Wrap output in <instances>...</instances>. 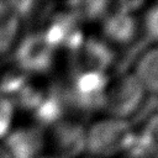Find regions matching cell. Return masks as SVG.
I'll list each match as a JSON object with an SVG mask.
<instances>
[{"mask_svg":"<svg viewBox=\"0 0 158 158\" xmlns=\"http://www.w3.org/2000/svg\"><path fill=\"white\" fill-rule=\"evenodd\" d=\"M148 93L131 70L110 77L102 111L112 117L131 121L146 106Z\"/></svg>","mask_w":158,"mask_h":158,"instance_id":"2","label":"cell"},{"mask_svg":"<svg viewBox=\"0 0 158 158\" xmlns=\"http://www.w3.org/2000/svg\"><path fill=\"white\" fill-rule=\"evenodd\" d=\"M85 132L86 123L65 115L47 127L46 147L58 158H81L85 156Z\"/></svg>","mask_w":158,"mask_h":158,"instance_id":"5","label":"cell"},{"mask_svg":"<svg viewBox=\"0 0 158 158\" xmlns=\"http://www.w3.org/2000/svg\"><path fill=\"white\" fill-rule=\"evenodd\" d=\"M131 72L148 95H158V43H152L137 56Z\"/></svg>","mask_w":158,"mask_h":158,"instance_id":"12","label":"cell"},{"mask_svg":"<svg viewBox=\"0 0 158 158\" xmlns=\"http://www.w3.org/2000/svg\"><path fill=\"white\" fill-rule=\"evenodd\" d=\"M123 158H158V110L135 127L131 146Z\"/></svg>","mask_w":158,"mask_h":158,"instance_id":"10","label":"cell"},{"mask_svg":"<svg viewBox=\"0 0 158 158\" xmlns=\"http://www.w3.org/2000/svg\"><path fill=\"white\" fill-rule=\"evenodd\" d=\"M135 133L131 121L109 115L93 118L86 123L85 156L93 158H123Z\"/></svg>","mask_w":158,"mask_h":158,"instance_id":"1","label":"cell"},{"mask_svg":"<svg viewBox=\"0 0 158 158\" xmlns=\"http://www.w3.org/2000/svg\"><path fill=\"white\" fill-rule=\"evenodd\" d=\"M99 25V36L115 49L131 46L142 32L138 14L125 9L121 1H112L110 11Z\"/></svg>","mask_w":158,"mask_h":158,"instance_id":"6","label":"cell"},{"mask_svg":"<svg viewBox=\"0 0 158 158\" xmlns=\"http://www.w3.org/2000/svg\"><path fill=\"white\" fill-rule=\"evenodd\" d=\"M112 1L98 0V1H73L67 2L65 7L70 10L79 21L84 25L85 22H100L111 9Z\"/></svg>","mask_w":158,"mask_h":158,"instance_id":"13","label":"cell"},{"mask_svg":"<svg viewBox=\"0 0 158 158\" xmlns=\"http://www.w3.org/2000/svg\"><path fill=\"white\" fill-rule=\"evenodd\" d=\"M12 53L16 69L37 79L54 68L58 57V52L47 41L41 30L21 37Z\"/></svg>","mask_w":158,"mask_h":158,"instance_id":"4","label":"cell"},{"mask_svg":"<svg viewBox=\"0 0 158 158\" xmlns=\"http://www.w3.org/2000/svg\"><path fill=\"white\" fill-rule=\"evenodd\" d=\"M1 143L12 158H36L46 152V132L38 125L14 127Z\"/></svg>","mask_w":158,"mask_h":158,"instance_id":"9","label":"cell"},{"mask_svg":"<svg viewBox=\"0 0 158 158\" xmlns=\"http://www.w3.org/2000/svg\"><path fill=\"white\" fill-rule=\"evenodd\" d=\"M36 158H58V157H56V156H53L52 153H49V152H43L42 154H40V156H37Z\"/></svg>","mask_w":158,"mask_h":158,"instance_id":"17","label":"cell"},{"mask_svg":"<svg viewBox=\"0 0 158 158\" xmlns=\"http://www.w3.org/2000/svg\"><path fill=\"white\" fill-rule=\"evenodd\" d=\"M110 77L98 72H69L68 81L62 90L65 104L81 112L102 110Z\"/></svg>","mask_w":158,"mask_h":158,"instance_id":"3","label":"cell"},{"mask_svg":"<svg viewBox=\"0 0 158 158\" xmlns=\"http://www.w3.org/2000/svg\"><path fill=\"white\" fill-rule=\"evenodd\" d=\"M0 158H12V156L2 143H0Z\"/></svg>","mask_w":158,"mask_h":158,"instance_id":"16","label":"cell"},{"mask_svg":"<svg viewBox=\"0 0 158 158\" xmlns=\"http://www.w3.org/2000/svg\"><path fill=\"white\" fill-rule=\"evenodd\" d=\"M81 158H93V157H89V156H84V157H81Z\"/></svg>","mask_w":158,"mask_h":158,"instance_id":"18","label":"cell"},{"mask_svg":"<svg viewBox=\"0 0 158 158\" xmlns=\"http://www.w3.org/2000/svg\"><path fill=\"white\" fill-rule=\"evenodd\" d=\"M70 72L85 70L110 74L117 60L116 49L100 36L86 35L75 51L69 53Z\"/></svg>","mask_w":158,"mask_h":158,"instance_id":"7","label":"cell"},{"mask_svg":"<svg viewBox=\"0 0 158 158\" xmlns=\"http://www.w3.org/2000/svg\"><path fill=\"white\" fill-rule=\"evenodd\" d=\"M15 114L16 107L9 100L0 96V143L9 136L11 130L15 127Z\"/></svg>","mask_w":158,"mask_h":158,"instance_id":"15","label":"cell"},{"mask_svg":"<svg viewBox=\"0 0 158 158\" xmlns=\"http://www.w3.org/2000/svg\"><path fill=\"white\" fill-rule=\"evenodd\" d=\"M23 19L15 1H0V56L9 54L21 36Z\"/></svg>","mask_w":158,"mask_h":158,"instance_id":"11","label":"cell"},{"mask_svg":"<svg viewBox=\"0 0 158 158\" xmlns=\"http://www.w3.org/2000/svg\"><path fill=\"white\" fill-rule=\"evenodd\" d=\"M83 26L79 19L70 10L64 7L54 11L48 17L41 32L58 53L59 51H64L69 54L78 48L86 36Z\"/></svg>","mask_w":158,"mask_h":158,"instance_id":"8","label":"cell"},{"mask_svg":"<svg viewBox=\"0 0 158 158\" xmlns=\"http://www.w3.org/2000/svg\"><path fill=\"white\" fill-rule=\"evenodd\" d=\"M141 31L152 43H158V1L147 4L142 10Z\"/></svg>","mask_w":158,"mask_h":158,"instance_id":"14","label":"cell"}]
</instances>
